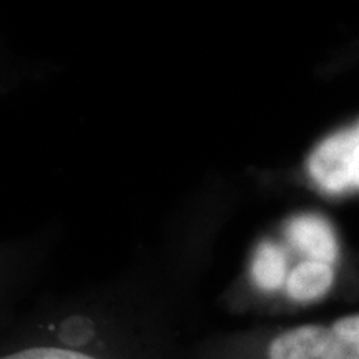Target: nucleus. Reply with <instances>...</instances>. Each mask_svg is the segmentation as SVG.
<instances>
[{"label":"nucleus","mask_w":359,"mask_h":359,"mask_svg":"<svg viewBox=\"0 0 359 359\" xmlns=\"http://www.w3.org/2000/svg\"><path fill=\"white\" fill-rule=\"evenodd\" d=\"M308 170L327 193L359 188V123L320 143L309 156Z\"/></svg>","instance_id":"obj_1"},{"label":"nucleus","mask_w":359,"mask_h":359,"mask_svg":"<svg viewBox=\"0 0 359 359\" xmlns=\"http://www.w3.org/2000/svg\"><path fill=\"white\" fill-rule=\"evenodd\" d=\"M288 238L296 248L308 255L309 259L333 264L338 258V243L333 228L325 218L316 215H302L291 219Z\"/></svg>","instance_id":"obj_2"},{"label":"nucleus","mask_w":359,"mask_h":359,"mask_svg":"<svg viewBox=\"0 0 359 359\" xmlns=\"http://www.w3.org/2000/svg\"><path fill=\"white\" fill-rule=\"evenodd\" d=\"M330 327L306 325L285 331L271 341L268 359H321Z\"/></svg>","instance_id":"obj_3"},{"label":"nucleus","mask_w":359,"mask_h":359,"mask_svg":"<svg viewBox=\"0 0 359 359\" xmlns=\"http://www.w3.org/2000/svg\"><path fill=\"white\" fill-rule=\"evenodd\" d=\"M334 273L331 264L306 259L291 269L286 278V293L296 303L316 302L331 290Z\"/></svg>","instance_id":"obj_4"},{"label":"nucleus","mask_w":359,"mask_h":359,"mask_svg":"<svg viewBox=\"0 0 359 359\" xmlns=\"http://www.w3.org/2000/svg\"><path fill=\"white\" fill-rule=\"evenodd\" d=\"M251 278L255 285L263 291H276L286 283L288 269H286V257L280 246L264 241L258 246L251 263Z\"/></svg>","instance_id":"obj_5"},{"label":"nucleus","mask_w":359,"mask_h":359,"mask_svg":"<svg viewBox=\"0 0 359 359\" xmlns=\"http://www.w3.org/2000/svg\"><path fill=\"white\" fill-rule=\"evenodd\" d=\"M321 359H359V314L341 318L330 327Z\"/></svg>","instance_id":"obj_6"},{"label":"nucleus","mask_w":359,"mask_h":359,"mask_svg":"<svg viewBox=\"0 0 359 359\" xmlns=\"http://www.w3.org/2000/svg\"><path fill=\"white\" fill-rule=\"evenodd\" d=\"M0 359H97L90 354H85L77 349L55 348V346H37L24 351L0 356Z\"/></svg>","instance_id":"obj_7"}]
</instances>
